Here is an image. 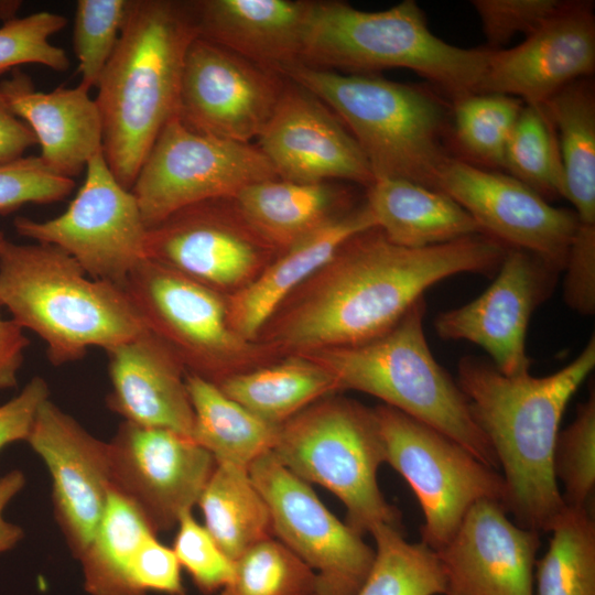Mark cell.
I'll return each instance as SVG.
<instances>
[{
    "label": "cell",
    "mask_w": 595,
    "mask_h": 595,
    "mask_svg": "<svg viewBox=\"0 0 595 595\" xmlns=\"http://www.w3.org/2000/svg\"><path fill=\"white\" fill-rule=\"evenodd\" d=\"M507 249L486 234L405 248L378 227L367 229L290 296L271 339L296 355L370 340L396 326L435 283L461 273L496 274Z\"/></svg>",
    "instance_id": "obj_1"
},
{
    "label": "cell",
    "mask_w": 595,
    "mask_h": 595,
    "mask_svg": "<svg viewBox=\"0 0 595 595\" xmlns=\"http://www.w3.org/2000/svg\"><path fill=\"white\" fill-rule=\"evenodd\" d=\"M594 367V336L570 364L543 377L508 376L474 356L458 361L456 382L502 468L505 509L520 527L549 532L566 506L553 451L566 405Z\"/></svg>",
    "instance_id": "obj_2"
},
{
    "label": "cell",
    "mask_w": 595,
    "mask_h": 595,
    "mask_svg": "<svg viewBox=\"0 0 595 595\" xmlns=\"http://www.w3.org/2000/svg\"><path fill=\"white\" fill-rule=\"evenodd\" d=\"M197 35L191 1L129 0L95 98L104 156L127 190L176 113L185 55Z\"/></svg>",
    "instance_id": "obj_3"
},
{
    "label": "cell",
    "mask_w": 595,
    "mask_h": 595,
    "mask_svg": "<svg viewBox=\"0 0 595 595\" xmlns=\"http://www.w3.org/2000/svg\"><path fill=\"white\" fill-rule=\"evenodd\" d=\"M36 334L47 359L62 366L105 351L148 331L125 289L90 278L61 248L4 240L0 249V307Z\"/></svg>",
    "instance_id": "obj_4"
},
{
    "label": "cell",
    "mask_w": 595,
    "mask_h": 595,
    "mask_svg": "<svg viewBox=\"0 0 595 595\" xmlns=\"http://www.w3.org/2000/svg\"><path fill=\"white\" fill-rule=\"evenodd\" d=\"M489 48H464L434 35L414 0L382 11L314 1L302 64L347 74L408 68L454 100L478 94Z\"/></svg>",
    "instance_id": "obj_5"
},
{
    "label": "cell",
    "mask_w": 595,
    "mask_h": 595,
    "mask_svg": "<svg viewBox=\"0 0 595 595\" xmlns=\"http://www.w3.org/2000/svg\"><path fill=\"white\" fill-rule=\"evenodd\" d=\"M420 299L387 333L370 340L301 354L322 366L337 391L368 393L453 439L498 469L491 445L474 420L456 380L433 356Z\"/></svg>",
    "instance_id": "obj_6"
},
{
    "label": "cell",
    "mask_w": 595,
    "mask_h": 595,
    "mask_svg": "<svg viewBox=\"0 0 595 595\" xmlns=\"http://www.w3.org/2000/svg\"><path fill=\"white\" fill-rule=\"evenodd\" d=\"M285 78L321 99L358 143L375 178H403L436 190L450 156L443 144L447 108L415 85L372 74H344L298 64Z\"/></svg>",
    "instance_id": "obj_7"
},
{
    "label": "cell",
    "mask_w": 595,
    "mask_h": 595,
    "mask_svg": "<svg viewBox=\"0 0 595 595\" xmlns=\"http://www.w3.org/2000/svg\"><path fill=\"white\" fill-rule=\"evenodd\" d=\"M271 452L299 478L336 495L356 532H370L380 523L399 527L400 513L378 485L385 447L374 409L326 396L280 426Z\"/></svg>",
    "instance_id": "obj_8"
},
{
    "label": "cell",
    "mask_w": 595,
    "mask_h": 595,
    "mask_svg": "<svg viewBox=\"0 0 595 595\" xmlns=\"http://www.w3.org/2000/svg\"><path fill=\"white\" fill-rule=\"evenodd\" d=\"M385 447V462L413 490L422 509V542L434 551L456 532L468 509L482 499L500 502L502 475L434 428L386 404L374 409Z\"/></svg>",
    "instance_id": "obj_9"
},
{
    "label": "cell",
    "mask_w": 595,
    "mask_h": 595,
    "mask_svg": "<svg viewBox=\"0 0 595 595\" xmlns=\"http://www.w3.org/2000/svg\"><path fill=\"white\" fill-rule=\"evenodd\" d=\"M279 178L258 145L216 138L176 116L158 136L131 187L147 228L175 212Z\"/></svg>",
    "instance_id": "obj_10"
},
{
    "label": "cell",
    "mask_w": 595,
    "mask_h": 595,
    "mask_svg": "<svg viewBox=\"0 0 595 595\" xmlns=\"http://www.w3.org/2000/svg\"><path fill=\"white\" fill-rule=\"evenodd\" d=\"M13 226L33 242L61 248L90 278L122 289L147 259L148 228L138 202L118 182L102 151L88 161L84 183L64 213L42 221L18 217Z\"/></svg>",
    "instance_id": "obj_11"
},
{
    "label": "cell",
    "mask_w": 595,
    "mask_h": 595,
    "mask_svg": "<svg viewBox=\"0 0 595 595\" xmlns=\"http://www.w3.org/2000/svg\"><path fill=\"white\" fill-rule=\"evenodd\" d=\"M249 474L268 504L273 534L315 573L313 595H356L375 559L363 534L335 517L272 452L257 458Z\"/></svg>",
    "instance_id": "obj_12"
},
{
    "label": "cell",
    "mask_w": 595,
    "mask_h": 595,
    "mask_svg": "<svg viewBox=\"0 0 595 595\" xmlns=\"http://www.w3.org/2000/svg\"><path fill=\"white\" fill-rule=\"evenodd\" d=\"M148 331L190 374L218 383L245 342L230 327L220 293L154 260L144 259L123 286Z\"/></svg>",
    "instance_id": "obj_13"
},
{
    "label": "cell",
    "mask_w": 595,
    "mask_h": 595,
    "mask_svg": "<svg viewBox=\"0 0 595 595\" xmlns=\"http://www.w3.org/2000/svg\"><path fill=\"white\" fill-rule=\"evenodd\" d=\"M286 78L201 36L190 44L175 116L188 128L250 143L271 118Z\"/></svg>",
    "instance_id": "obj_14"
},
{
    "label": "cell",
    "mask_w": 595,
    "mask_h": 595,
    "mask_svg": "<svg viewBox=\"0 0 595 595\" xmlns=\"http://www.w3.org/2000/svg\"><path fill=\"white\" fill-rule=\"evenodd\" d=\"M112 488L155 533L191 512L216 468L214 456L177 432L123 421L108 442Z\"/></svg>",
    "instance_id": "obj_15"
},
{
    "label": "cell",
    "mask_w": 595,
    "mask_h": 595,
    "mask_svg": "<svg viewBox=\"0 0 595 595\" xmlns=\"http://www.w3.org/2000/svg\"><path fill=\"white\" fill-rule=\"evenodd\" d=\"M435 188L461 205L483 234L537 256L559 273L564 270L578 223L574 210L550 205L509 174L452 155L442 165Z\"/></svg>",
    "instance_id": "obj_16"
},
{
    "label": "cell",
    "mask_w": 595,
    "mask_h": 595,
    "mask_svg": "<svg viewBox=\"0 0 595 595\" xmlns=\"http://www.w3.org/2000/svg\"><path fill=\"white\" fill-rule=\"evenodd\" d=\"M558 274L537 256L508 248L490 285L473 301L439 313L434 329L445 340L478 345L505 375L528 372L530 318L552 293Z\"/></svg>",
    "instance_id": "obj_17"
},
{
    "label": "cell",
    "mask_w": 595,
    "mask_h": 595,
    "mask_svg": "<svg viewBox=\"0 0 595 595\" xmlns=\"http://www.w3.org/2000/svg\"><path fill=\"white\" fill-rule=\"evenodd\" d=\"M271 249L234 198L184 207L148 228L145 237L148 259L218 292L248 280Z\"/></svg>",
    "instance_id": "obj_18"
},
{
    "label": "cell",
    "mask_w": 595,
    "mask_h": 595,
    "mask_svg": "<svg viewBox=\"0 0 595 595\" xmlns=\"http://www.w3.org/2000/svg\"><path fill=\"white\" fill-rule=\"evenodd\" d=\"M26 442L50 473L55 517L78 559L94 537L112 488L108 442L89 433L50 398L41 404Z\"/></svg>",
    "instance_id": "obj_19"
},
{
    "label": "cell",
    "mask_w": 595,
    "mask_h": 595,
    "mask_svg": "<svg viewBox=\"0 0 595 595\" xmlns=\"http://www.w3.org/2000/svg\"><path fill=\"white\" fill-rule=\"evenodd\" d=\"M257 140L279 178L299 183L346 181L366 188L375 181L368 160L339 118L289 78Z\"/></svg>",
    "instance_id": "obj_20"
},
{
    "label": "cell",
    "mask_w": 595,
    "mask_h": 595,
    "mask_svg": "<svg viewBox=\"0 0 595 595\" xmlns=\"http://www.w3.org/2000/svg\"><path fill=\"white\" fill-rule=\"evenodd\" d=\"M594 69L593 2L572 1L517 46L490 50L478 94L512 96L540 107Z\"/></svg>",
    "instance_id": "obj_21"
},
{
    "label": "cell",
    "mask_w": 595,
    "mask_h": 595,
    "mask_svg": "<svg viewBox=\"0 0 595 595\" xmlns=\"http://www.w3.org/2000/svg\"><path fill=\"white\" fill-rule=\"evenodd\" d=\"M539 547V532L512 522L500 502H475L436 551L445 595H534Z\"/></svg>",
    "instance_id": "obj_22"
},
{
    "label": "cell",
    "mask_w": 595,
    "mask_h": 595,
    "mask_svg": "<svg viewBox=\"0 0 595 595\" xmlns=\"http://www.w3.org/2000/svg\"><path fill=\"white\" fill-rule=\"evenodd\" d=\"M106 354L111 383L107 405L112 412L137 425L192 436L185 367L161 338L147 331Z\"/></svg>",
    "instance_id": "obj_23"
},
{
    "label": "cell",
    "mask_w": 595,
    "mask_h": 595,
    "mask_svg": "<svg viewBox=\"0 0 595 595\" xmlns=\"http://www.w3.org/2000/svg\"><path fill=\"white\" fill-rule=\"evenodd\" d=\"M314 1H191L198 36L277 74L302 64Z\"/></svg>",
    "instance_id": "obj_24"
},
{
    "label": "cell",
    "mask_w": 595,
    "mask_h": 595,
    "mask_svg": "<svg viewBox=\"0 0 595 595\" xmlns=\"http://www.w3.org/2000/svg\"><path fill=\"white\" fill-rule=\"evenodd\" d=\"M0 89L13 113L33 131L40 158L55 173L74 178L102 151L100 112L83 86L39 91L31 77L17 68L0 82Z\"/></svg>",
    "instance_id": "obj_25"
},
{
    "label": "cell",
    "mask_w": 595,
    "mask_h": 595,
    "mask_svg": "<svg viewBox=\"0 0 595 595\" xmlns=\"http://www.w3.org/2000/svg\"><path fill=\"white\" fill-rule=\"evenodd\" d=\"M374 227L375 219L364 202L283 250L278 260L227 301L232 331L245 342L255 339L283 303L348 239Z\"/></svg>",
    "instance_id": "obj_26"
},
{
    "label": "cell",
    "mask_w": 595,
    "mask_h": 595,
    "mask_svg": "<svg viewBox=\"0 0 595 595\" xmlns=\"http://www.w3.org/2000/svg\"><path fill=\"white\" fill-rule=\"evenodd\" d=\"M234 201L252 229L281 250L356 207L353 192L336 181L267 180L242 188Z\"/></svg>",
    "instance_id": "obj_27"
},
{
    "label": "cell",
    "mask_w": 595,
    "mask_h": 595,
    "mask_svg": "<svg viewBox=\"0 0 595 595\" xmlns=\"http://www.w3.org/2000/svg\"><path fill=\"white\" fill-rule=\"evenodd\" d=\"M375 223L393 244L425 248L483 234L474 218L445 193L392 177H377L366 188Z\"/></svg>",
    "instance_id": "obj_28"
},
{
    "label": "cell",
    "mask_w": 595,
    "mask_h": 595,
    "mask_svg": "<svg viewBox=\"0 0 595 595\" xmlns=\"http://www.w3.org/2000/svg\"><path fill=\"white\" fill-rule=\"evenodd\" d=\"M185 381L194 412L191 439L207 450L216 464L249 469L273 450L281 425L260 419L203 377L186 374Z\"/></svg>",
    "instance_id": "obj_29"
},
{
    "label": "cell",
    "mask_w": 595,
    "mask_h": 595,
    "mask_svg": "<svg viewBox=\"0 0 595 595\" xmlns=\"http://www.w3.org/2000/svg\"><path fill=\"white\" fill-rule=\"evenodd\" d=\"M558 134L563 197L578 223L595 225V94L589 77L570 83L541 106Z\"/></svg>",
    "instance_id": "obj_30"
},
{
    "label": "cell",
    "mask_w": 595,
    "mask_h": 595,
    "mask_svg": "<svg viewBox=\"0 0 595 595\" xmlns=\"http://www.w3.org/2000/svg\"><path fill=\"white\" fill-rule=\"evenodd\" d=\"M217 386L230 399L278 426L315 401L337 392L332 376L302 355L268 367L229 374Z\"/></svg>",
    "instance_id": "obj_31"
},
{
    "label": "cell",
    "mask_w": 595,
    "mask_h": 595,
    "mask_svg": "<svg viewBox=\"0 0 595 595\" xmlns=\"http://www.w3.org/2000/svg\"><path fill=\"white\" fill-rule=\"evenodd\" d=\"M197 505L204 527L232 562L256 543L274 536L268 504L248 468L216 464Z\"/></svg>",
    "instance_id": "obj_32"
},
{
    "label": "cell",
    "mask_w": 595,
    "mask_h": 595,
    "mask_svg": "<svg viewBox=\"0 0 595 595\" xmlns=\"http://www.w3.org/2000/svg\"><path fill=\"white\" fill-rule=\"evenodd\" d=\"M156 534L142 512L111 488L107 506L78 560L90 595H145L134 584L131 567L140 545Z\"/></svg>",
    "instance_id": "obj_33"
},
{
    "label": "cell",
    "mask_w": 595,
    "mask_h": 595,
    "mask_svg": "<svg viewBox=\"0 0 595 595\" xmlns=\"http://www.w3.org/2000/svg\"><path fill=\"white\" fill-rule=\"evenodd\" d=\"M536 561L537 595H595V521L586 507L565 506Z\"/></svg>",
    "instance_id": "obj_34"
},
{
    "label": "cell",
    "mask_w": 595,
    "mask_h": 595,
    "mask_svg": "<svg viewBox=\"0 0 595 595\" xmlns=\"http://www.w3.org/2000/svg\"><path fill=\"white\" fill-rule=\"evenodd\" d=\"M375 559L356 595H445L446 580L436 551L409 542L399 527L372 528Z\"/></svg>",
    "instance_id": "obj_35"
},
{
    "label": "cell",
    "mask_w": 595,
    "mask_h": 595,
    "mask_svg": "<svg viewBox=\"0 0 595 595\" xmlns=\"http://www.w3.org/2000/svg\"><path fill=\"white\" fill-rule=\"evenodd\" d=\"M502 167L547 201L563 196L558 142L541 107L523 106L507 141Z\"/></svg>",
    "instance_id": "obj_36"
},
{
    "label": "cell",
    "mask_w": 595,
    "mask_h": 595,
    "mask_svg": "<svg viewBox=\"0 0 595 595\" xmlns=\"http://www.w3.org/2000/svg\"><path fill=\"white\" fill-rule=\"evenodd\" d=\"M315 580L313 570L272 537L234 561L232 578L219 595H313Z\"/></svg>",
    "instance_id": "obj_37"
},
{
    "label": "cell",
    "mask_w": 595,
    "mask_h": 595,
    "mask_svg": "<svg viewBox=\"0 0 595 595\" xmlns=\"http://www.w3.org/2000/svg\"><path fill=\"white\" fill-rule=\"evenodd\" d=\"M519 98L472 94L454 100L457 142L475 160L502 167L507 141L523 108Z\"/></svg>",
    "instance_id": "obj_38"
},
{
    "label": "cell",
    "mask_w": 595,
    "mask_h": 595,
    "mask_svg": "<svg viewBox=\"0 0 595 595\" xmlns=\"http://www.w3.org/2000/svg\"><path fill=\"white\" fill-rule=\"evenodd\" d=\"M129 0H78L73 44L78 60L79 85L96 88L125 23Z\"/></svg>",
    "instance_id": "obj_39"
},
{
    "label": "cell",
    "mask_w": 595,
    "mask_h": 595,
    "mask_svg": "<svg viewBox=\"0 0 595 595\" xmlns=\"http://www.w3.org/2000/svg\"><path fill=\"white\" fill-rule=\"evenodd\" d=\"M553 473L564 486L566 506L586 507L595 486V393L576 408L574 420L559 431Z\"/></svg>",
    "instance_id": "obj_40"
},
{
    "label": "cell",
    "mask_w": 595,
    "mask_h": 595,
    "mask_svg": "<svg viewBox=\"0 0 595 595\" xmlns=\"http://www.w3.org/2000/svg\"><path fill=\"white\" fill-rule=\"evenodd\" d=\"M67 20L54 12L40 11L8 21L0 26V76L24 64H39L63 72L69 67L65 51L50 39Z\"/></svg>",
    "instance_id": "obj_41"
},
{
    "label": "cell",
    "mask_w": 595,
    "mask_h": 595,
    "mask_svg": "<svg viewBox=\"0 0 595 595\" xmlns=\"http://www.w3.org/2000/svg\"><path fill=\"white\" fill-rule=\"evenodd\" d=\"M74 187L73 178L52 171L40 155L0 163V214L12 213L26 204L60 202Z\"/></svg>",
    "instance_id": "obj_42"
},
{
    "label": "cell",
    "mask_w": 595,
    "mask_h": 595,
    "mask_svg": "<svg viewBox=\"0 0 595 595\" xmlns=\"http://www.w3.org/2000/svg\"><path fill=\"white\" fill-rule=\"evenodd\" d=\"M173 551L204 594L223 589L232 578L234 562L221 551L206 528L191 512L184 513L178 523Z\"/></svg>",
    "instance_id": "obj_43"
},
{
    "label": "cell",
    "mask_w": 595,
    "mask_h": 595,
    "mask_svg": "<svg viewBox=\"0 0 595 595\" xmlns=\"http://www.w3.org/2000/svg\"><path fill=\"white\" fill-rule=\"evenodd\" d=\"M563 0H473L489 50H498L518 33L524 36L564 11Z\"/></svg>",
    "instance_id": "obj_44"
},
{
    "label": "cell",
    "mask_w": 595,
    "mask_h": 595,
    "mask_svg": "<svg viewBox=\"0 0 595 595\" xmlns=\"http://www.w3.org/2000/svg\"><path fill=\"white\" fill-rule=\"evenodd\" d=\"M563 282L566 305L581 315L595 313V225L580 224L575 229Z\"/></svg>",
    "instance_id": "obj_45"
},
{
    "label": "cell",
    "mask_w": 595,
    "mask_h": 595,
    "mask_svg": "<svg viewBox=\"0 0 595 595\" xmlns=\"http://www.w3.org/2000/svg\"><path fill=\"white\" fill-rule=\"evenodd\" d=\"M136 586L147 592L186 595L181 577V565L172 548L162 544L156 534L140 545L131 567Z\"/></svg>",
    "instance_id": "obj_46"
},
{
    "label": "cell",
    "mask_w": 595,
    "mask_h": 595,
    "mask_svg": "<svg viewBox=\"0 0 595 595\" xmlns=\"http://www.w3.org/2000/svg\"><path fill=\"white\" fill-rule=\"evenodd\" d=\"M48 398L47 382L34 377L0 405V451L11 443L26 441L41 404Z\"/></svg>",
    "instance_id": "obj_47"
},
{
    "label": "cell",
    "mask_w": 595,
    "mask_h": 595,
    "mask_svg": "<svg viewBox=\"0 0 595 595\" xmlns=\"http://www.w3.org/2000/svg\"><path fill=\"white\" fill-rule=\"evenodd\" d=\"M6 239L0 230V249ZM29 345L24 329L13 320H6L0 314V390L17 387L18 374Z\"/></svg>",
    "instance_id": "obj_48"
},
{
    "label": "cell",
    "mask_w": 595,
    "mask_h": 595,
    "mask_svg": "<svg viewBox=\"0 0 595 595\" xmlns=\"http://www.w3.org/2000/svg\"><path fill=\"white\" fill-rule=\"evenodd\" d=\"M35 144L33 131L13 113L0 89V163L23 156Z\"/></svg>",
    "instance_id": "obj_49"
},
{
    "label": "cell",
    "mask_w": 595,
    "mask_h": 595,
    "mask_svg": "<svg viewBox=\"0 0 595 595\" xmlns=\"http://www.w3.org/2000/svg\"><path fill=\"white\" fill-rule=\"evenodd\" d=\"M25 475L12 469L0 476V553L13 549L24 537L22 527L8 521L4 510L12 499L24 488Z\"/></svg>",
    "instance_id": "obj_50"
},
{
    "label": "cell",
    "mask_w": 595,
    "mask_h": 595,
    "mask_svg": "<svg viewBox=\"0 0 595 595\" xmlns=\"http://www.w3.org/2000/svg\"><path fill=\"white\" fill-rule=\"evenodd\" d=\"M22 2L19 0H0V20L6 23L17 19V13Z\"/></svg>",
    "instance_id": "obj_51"
}]
</instances>
